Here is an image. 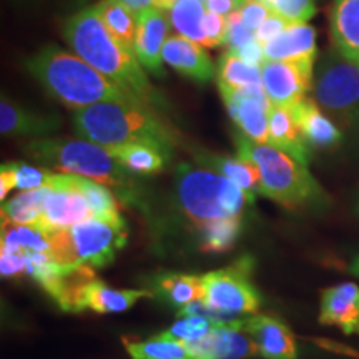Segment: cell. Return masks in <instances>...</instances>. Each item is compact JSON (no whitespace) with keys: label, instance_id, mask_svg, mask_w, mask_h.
<instances>
[{"label":"cell","instance_id":"5bb4252c","mask_svg":"<svg viewBox=\"0 0 359 359\" xmlns=\"http://www.w3.org/2000/svg\"><path fill=\"white\" fill-rule=\"evenodd\" d=\"M241 327L255 341L263 359H298L294 334L278 318L251 314L241 318Z\"/></svg>","mask_w":359,"mask_h":359},{"label":"cell","instance_id":"8fae6325","mask_svg":"<svg viewBox=\"0 0 359 359\" xmlns=\"http://www.w3.org/2000/svg\"><path fill=\"white\" fill-rule=\"evenodd\" d=\"M92 218V210L79 188L77 175L53 173L43 201L40 230H67Z\"/></svg>","mask_w":359,"mask_h":359},{"label":"cell","instance_id":"4dcf8cb0","mask_svg":"<svg viewBox=\"0 0 359 359\" xmlns=\"http://www.w3.org/2000/svg\"><path fill=\"white\" fill-rule=\"evenodd\" d=\"M0 250L15 251V253H45L52 255L50 233L35 226L20 224H2Z\"/></svg>","mask_w":359,"mask_h":359},{"label":"cell","instance_id":"bcb514c9","mask_svg":"<svg viewBox=\"0 0 359 359\" xmlns=\"http://www.w3.org/2000/svg\"><path fill=\"white\" fill-rule=\"evenodd\" d=\"M346 271L351 273L353 276L359 278V251L351 255V258H349V262L346 263Z\"/></svg>","mask_w":359,"mask_h":359},{"label":"cell","instance_id":"e0dca14e","mask_svg":"<svg viewBox=\"0 0 359 359\" xmlns=\"http://www.w3.org/2000/svg\"><path fill=\"white\" fill-rule=\"evenodd\" d=\"M163 62L193 82L206 83L215 75V65L203 47L180 34L168 37L163 47Z\"/></svg>","mask_w":359,"mask_h":359},{"label":"cell","instance_id":"60d3db41","mask_svg":"<svg viewBox=\"0 0 359 359\" xmlns=\"http://www.w3.org/2000/svg\"><path fill=\"white\" fill-rule=\"evenodd\" d=\"M290 25L291 24H288L285 19H281V17H278L273 13V15H269L268 19L264 20L257 30H255V39H257L259 43L264 45V43H268L269 40L278 37V35H280L283 30Z\"/></svg>","mask_w":359,"mask_h":359},{"label":"cell","instance_id":"836d02e7","mask_svg":"<svg viewBox=\"0 0 359 359\" xmlns=\"http://www.w3.org/2000/svg\"><path fill=\"white\" fill-rule=\"evenodd\" d=\"M230 321L233 320H217V318L203 316V314H187V316H180L177 323H173L168 330L161 331L158 336L165 339L191 344L212 333L215 327L226 325Z\"/></svg>","mask_w":359,"mask_h":359},{"label":"cell","instance_id":"4316f807","mask_svg":"<svg viewBox=\"0 0 359 359\" xmlns=\"http://www.w3.org/2000/svg\"><path fill=\"white\" fill-rule=\"evenodd\" d=\"M110 155L120 167H123L128 173L133 175H156L165 168V163L170 160L168 155L151 145L143 143H132L107 148Z\"/></svg>","mask_w":359,"mask_h":359},{"label":"cell","instance_id":"484cf974","mask_svg":"<svg viewBox=\"0 0 359 359\" xmlns=\"http://www.w3.org/2000/svg\"><path fill=\"white\" fill-rule=\"evenodd\" d=\"M151 293L168 306L180 309L198 303L203 298V278L187 273H163L151 281Z\"/></svg>","mask_w":359,"mask_h":359},{"label":"cell","instance_id":"f35d334b","mask_svg":"<svg viewBox=\"0 0 359 359\" xmlns=\"http://www.w3.org/2000/svg\"><path fill=\"white\" fill-rule=\"evenodd\" d=\"M240 15L243 24L255 32L269 15H273V12L259 0H246L240 8Z\"/></svg>","mask_w":359,"mask_h":359},{"label":"cell","instance_id":"30bf717a","mask_svg":"<svg viewBox=\"0 0 359 359\" xmlns=\"http://www.w3.org/2000/svg\"><path fill=\"white\" fill-rule=\"evenodd\" d=\"M150 290H116L93 275V269H79L69 276V313H123L140 299L151 298Z\"/></svg>","mask_w":359,"mask_h":359},{"label":"cell","instance_id":"ba28073f","mask_svg":"<svg viewBox=\"0 0 359 359\" xmlns=\"http://www.w3.org/2000/svg\"><path fill=\"white\" fill-rule=\"evenodd\" d=\"M311 92L327 116L339 123L354 122L359 116V62L330 50L314 70Z\"/></svg>","mask_w":359,"mask_h":359},{"label":"cell","instance_id":"f6af8a7d","mask_svg":"<svg viewBox=\"0 0 359 359\" xmlns=\"http://www.w3.org/2000/svg\"><path fill=\"white\" fill-rule=\"evenodd\" d=\"M116 2L123 4V6L132 8V11L137 13H142L143 11H147V8L154 7V0H116Z\"/></svg>","mask_w":359,"mask_h":359},{"label":"cell","instance_id":"b9f144b4","mask_svg":"<svg viewBox=\"0 0 359 359\" xmlns=\"http://www.w3.org/2000/svg\"><path fill=\"white\" fill-rule=\"evenodd\" d=\"M226 52H230V53H233V55H236L238 58H241V60L246 62L248 65L259 67V69H262V65L266 62L263 43H259L257 39H253L251 42L245 43L243 47L236 48V50H226Z\"/></svg>","mask_w":359,"mask_h":359},{"label":"cell","instance_id":"44dd1931","mask_svg":"<svg viewBox=\"0 0 359 359\" xmlns=\"http://www.w3.org/2000/svg\"><path fill=\"white\" fill-rule=\"evenodd\" d=\"M293 111L298 127L302 130L304 140L309 147L314 148H331L338 145L343 138L341 130L336 127L330 116L323 114L313 98H304L296 105L290 107Z\"/></svg>","mask_w":359,"mask_h":359},{"label":"cell","instance_id":"d6986e66","mask_svg":"<svg viewBox=\"0 0 359 359\" xmlns=\"http://www.w3.org/2000/svg\"><path fill=\"white\" fill-rule=\"evenodd\" d=\"M62 127V120L57 115L35 114L15 105V103L2 97L0 102V132L4 137H34L48 138Z\"/></svg>","mask_w":359,"mask_h":359},{"label":"cell","instance_id":"7dc6e473","mask_svg":"<svg viewBox=\"0 0 359 359\" xmlns=\"http://www.w3.org/2000/svg\"><path fill=\"white\" fill-rule=\"evenodd\" d=\"M177 2L178 0H154V7L160 8L163 12H170Z\"/></svg>","mask_w":359,"mask_h":359},{"label":"cell","instance_id":"c3c4849f","mask_svg":"<svg viewBox=\"0 0 359 359\" xmlns=\"http://www.w3.org/2000/svg\"><path fill=\"white\" fill-rule=\"evenodd\" d=\"M358 212H359V203H358Z\"/></svg>","mask_w":359,"mask_h":359},{"label":"cell","instance_id":"7402d4cb","mask_svg":"<svg viewBox=\"0 0 359 359\" xmlns=\"http://www.w3.org/2000/svg\"><path fill=\"white\" fill-rule=\"evenodd\" d=\"M268 133L269 145L280 148L303 163H309V145L304 140L290 107H269Z\"/></svg>","mask_w":359,"mask_h":359},{"label":"cell","instance_id":"1f68e13d","mask_svg":"<svg viewBox=\"0 0 359 359\" xmlns=\"http://www.w3.org/2000/svg\"><path fill=\"white\" fill-rule=\"evenodd\" d=\"M79 188L82 190L85 200L92 210L93 218L102 219V222L118 224V226H125V222L122 213H120L118 201L114 191L110 190V187L103 185V183L93 182V180L79 177L77 175Z\"/></svg>","mask_w":359,"mask_h":359},{"label":"cell","instance_id":"d6a6232c","mask_svg":"<svg viewBox=\"0 0 359 359\" xmlns=\"http://www.w3.org/2000/svg\"><path fill=\"white\" fill-rule=\"evenodd\" d=\"M168 13L170 24L180 35L205 47V4L200 0H178Z\"/></svg>","mask_w":359,"mask_h":359},{"label":"cell","instance_id":"9c48e42d","mask_svg":"<svg viewBox=\"0 0 359 359\" xmlns=\"http://www.w3.org/2000/svg\"><path fill=\"white\" fill-rule=\"evenodd\" d=\"M255 262L241 257L230 266L205 273L201 303L212 311L226 318H241L257 314L262 308V298L251 281Z\"/></svg>","mask_w":359,"mask_h":359},{"label":"cell","instance_id":"6da1fadb","mask_svg":"<svg viewBox=\"0 0 359 359\" xmlns=\"http://www.w3.org/2000/svg\"><path fill=\"white\" fill-rule=\"evenodd\" d=\"M75 135L105 148L143 143L172 156L177 135L143 102H103L72 114Z\"/></svg>","mask_w":359,"mask_h":359},{"label":"cell","instance_id":"7bdbcfd3","mask_svg":"<svg viewBox=\"0 0 359 359\" xmlns=\"http://www.w3.org/2000/svg\"><path fill=\"white\" fill-rule=\"evenodd\" d=\"M246 0H205V8L208 12L219 13V15H230V13L240 11Z\"/></svg>","mask_w":359,"mask_h":359},{"label":"cell","instance_id":"d4e9b609","mask_svg":"<svg viewBox=\"0 0 359 359\" xmlns=\"http://www.w3.org/2000/svg\"><path fill=\"white\" fill-rule=\"evenodd\" d=\"M196 160L200 163L208 165L210 170H215V172L231 180L233 183H236L250 196L251 201H255V196L262 191V175H259L258 167L243 156H228L201 151L200 155H196Z\"/></svg>","mask_w":359,"mask_h":359},{"label":"cell","instance_id":"e575fe53","mask_svg":"<svg viewBox=\"0 0 359 359\" xmlns=\"http://www.w3.org/2000/svg\"><path fill=\"white\" fill-rule=\"evenodd\" d=\"M288 24H306L316 13L314 0H259Z\"/></svg>","mask_w":359,"mask_h":359},{"label":"cell","instance_id":"681fc988","mask_svg":"<svg viewBox=\"0 0 359 359\" xmlns=\"http://www.w3.org/2000/svg\"><path fill=\"white\" fill-rule=\"evenodd\" d=\"M200 2H205V0H200Z\"/></svg>","mask_w":359,"mask_h":359},{"label":"cell","instance_id":"7a4b0ae2","mask_svg":"<svg viewBox=\"0 0 359 359\" xmlns=\"http://www.w3.org/2000/svg\"><path fill=\"white\" fill-rule=\"evenodd\" d=\"M64 39L72 52L103 77L154 107L155 90L137 55L107 30L95 6L72 15L64 25Z\"/></svg>","mask_w":359,"mask_h":359},{"label":"cell","instance_id":"83f0119b","mask_svg":"<svg viewBox=\"0 0 359 359\" xmlns=\"http://www.w3.org/2000/svg\"><path fill=\"white\" fill-rule=\"evenodd\" d=\"M95 8L107 30L123 47H127L128 50L135 53V39H137L140 13L133 12L132 8L116 2V0H102V2L95 4Z\"/></svg>","mask_w":359,"mask_h":359},{"label":"cell","instance_id":"74e56055","mask_svg":"<svg viewBox=\"0 0 359 359\" xmlns=\"http://www.w3.org/2000/svg\"><path fill=\"white\" fill-rule=\"evenodd\" d=\"M226 19H228V39H226L228 50H236V48L243 47L245 43H248L255 39L253 30H250L248 27L243 24V20H241L240 11L226 15Z\"/></svg>","mask_w":359,"mask_h":359},{"label":"cell","instance_id":"8d00e7d4","mask_svg":"<svg viewBox=\"0 0 359 359\" xmlns=\"http://www.w3.org/2000/svg\"><path fill=\"white\" fill-rule=\"evenodd\" d=\"M205 35H206V48H215L219 45L226 43L228 39V19L226 15L208 12L205 13Z\"/></svg>","mask_w":359,"mask_h":359},{"label":"cell","instance_id":"f1b7e54d","mask_svg":"<svg viewBox=\"0 0 359 359\" xmlns=\"http://www.w3.org/2000/svg\"><path fill=\"white\" fill-rule=\"evenodd\" d=\"M48 193V185L37 190L20 191L13 198L2 203V224H20V226L39 228L42 223L43 201Z\"/></svg>","mask_w":359,"mask_h":359},{"label":"cell","instance_id":"7c38bea8","mask_svg":"<svg viewBox=\"0 0 359 359\" xmlns=\"http://www.w3.org/2000/svg\"><path fill=\"white\" fill-rule=\"evenodd\" d=\"M262 77L271 105L293 107L304 100L313 87L314 62H264Z\"/></svg>","mask_w":359,"mask_h":359},{"label":"cell","instance_id":"cb8c5ba5","mask_svg":"<svg viewBox=\"0 0 359 359\" xmlns=\"http://www.w3.org/2000/svg\"><path fill=\"white\" fill-rule=\"evenodd\" d=\"M330 22L333 48L359 62V0H334Z\"/></svg>","mask_w":359,"mask_h":359},{"label":"cell","instance_id":"ac0fdd59","mask_svg":"<svg viewBox=\"0 0 359 359\" xmlns=\"http://www.w3.org/2000/svg\"><path fill=\"white\" fill-rule=\"evenodd\" d=\"M219 95L223 98L228 115L231 116L240 132L253 142L269 145L268 110L271 103H264L255 97L224 88H219Z\"/></svg>","mask_w":359,"mask_h":359},{"label":"cell","instance_id":"ab89813d","mask_svg":"<svg viewBox=\"0 0 359 359\" xmlns=\"http://www.w3.org/2000/svg\"><path fill=\"white\" fill-rule=\"evenodd\" d=\"M0 273H2V278H19L27 275L25 255L0 250Z\"/></svg>","mask_w":359,"mask_h":359},{"label":"cell","instance_id":"277c9868","mask_svg":"<svg viewBox=\"0 0 359 359\" xmlns=\"http://www.w3.org/2000/svg\"><path fill=\"white\" fill-rule=\"evenodd\" d=\"M236 154L255 163L262 175L259 195L288 210L320 208L327 195L308 165L273 145L257 143L241 132L235 135Z\"/></svg>","mask_w":359,"mask_h":359},{"label":"cell","instance_id":"8992f818","mask_svg":"<svg viewBox=\"0 0 359 359\" xmlns=\"http://www.w3.org/2000/svg\"><path fill=\"white\" fill-rule=\"evenodd\" d=\"M175 185L180 208L198 233L226 219L243 218L246 205L253 203L236 183L210 168L180 165Z\"/></svg>","mask_w":359,"mask_h":359},{"label":"cell","instance_id":"f546056e","mask_svg":"<svg viewBox=\"0 0 359 359\" xmlns=\"http://www.w3.org/2000/svg\"><path fill=\"white\" fill-rule=\"evenodd\" d=\"M122 341L130 359H201L188 344L158 334L148 339L123 338Z\"/></svg>","mask_w":359,"mask_h":359},{"label":"cell","instance_id":"ffe728a7","mask_svg":"<svg viewBox=\"0 0 359 359\" xmlns=\"http://www.w3.org/2000/svg\"><path fill=\"white\" fill-rule=\"evenodd\" d=\"M264 47L266 62L316 60V30L308 24H291Z\"/></svg>","mask_w":359,"mask_h":359},{"label":"cell","instance_id":"5b68a950","mask_svg":"<svg viewBox=\"0 0 359 359\" xmlns=\"http://www.w3.org/2000/svg\"><path fill=\"white\" fill-rule=\"evenodd\" d=\"M24 154L52 172L79 175L115 188L123 201L133 200L130 173L114 160L105 147L82 138H35L24 145Z\"/></svg>","mask_w":359,"mask_h":359},{"label":"cell","instance_id":"52a82bcc","mask_svg":"<svg viewBox=\"0 0 359 359\" xmlns=\"http://www.w3.org/2000/svg\"><path fill=\"white\" fill-rule=\"evenodd\" d=\"M52 240V258L67 275L79 269H102L115 262L118 251L127 245V224L118 226L102 219H88L67 228L48 231Z\"/></svg>","mask_w":359,"mask_h":359},{"label":"cell","instance_id":"d590c367","mask_svg":"<svg viewBox=\"0 0 359 359\" xmlns=\"http://www.w3.org/2000/svg\"><path fill=\"white\" fill-rule=\"evenodd\" d=\"M8 170L12 172L13 183H15V190L29 191L43 188L50 183L53 177L52 170L43 167H34V165L27 163H7Z\"/></svg>","mask_w":359,"mask_h":359},{"label":"cell","instance_id":"3957f363","mask_svg":"<svg viewBox=\"0 0 359 359\" xmlns=\"http://www.w3.org/2000/svg\"><path fill=\"white\" fill-rule=\"evenodd\" d=\"M25 67L48 95L74 111L103 102H142L103 77L83 58L57 45L40 48L27 58Z\"/></svg>","mask_w":359,"mask_h":359},{"label":"cell","instance_id":"2e32d148","mask_svg":"<svg viewBox=\"0 0 359 359\" xmlns=\"http://www.w3.org/2000/svg\"><path fill=\"white\" fill-rule=\"evenodd\" d=\"M320 323L336 326L344 334H359V286L346 281L323 290Z\"/></svg>","mask_w":359,"mask_h":359},{"label":"cell","instance_id":"603a6c76","mask_svg":"<svg viewBox=\"0 0 359 359\" xmlns=\"http://www.w3.org/2000/svg\"><path fill=\"white\" fill-rule=\"evenodd\" d=\"M218 88L240 92L245 95L255 97L264 103H269L263 87L262 69L248 65L246 62L224 52L218 64Z\"/></svg>","mask_w":359,"mask_h":359},{"label":"cell","instance_id":"ee69618b","mask_svg":"<svg viewBox=\"0 0 359 359\" xmlns=\"http://www.w3.org/2000/svg\"><path fill=\"white\" fill-rule=\"evenodd\" d=\"M13 188H15V183H13L12 172L8 170L7 163H4L2 168H0V200H2V203L6 201L7 195Z\"/></svg>","mask_w":359,"mask_h":359},{"label":"cell","instance_id":"9a60e30c","mask_svg":"<svg viewBox=\"0 0 359 359\" xmlns=\"http://www.w3.org/2000/svg\"><path fill=\"white\" fill-rule=\"evenodd\" d=\"M241 318L215 327L212 333L188 346L201 359H250L259 356L255 341L241 327Z\"/></svg>","mask_w":359,"mask_h":359},{"label":"cell","instance_id":"4fadbf2b","mask_svg":"<svg viewBox=\"0 0 359 359\" xmlns=\"http://www.w3.org/2000/svg\"><path fill=\"white\" fill-rule=\"evenodd\" d=\"M168 13L150 7L140 13L135 39V55L145 70L156 77H163V47L170 32Z\"/></svg>","mask_w":359,"mask_h":359}]
</instances>
